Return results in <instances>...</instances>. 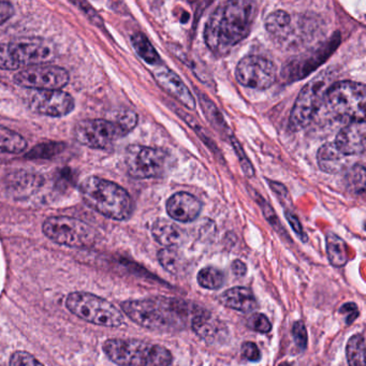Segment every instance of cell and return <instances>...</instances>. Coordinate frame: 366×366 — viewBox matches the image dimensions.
Returning <instances> with one entry per match:
<instances>
[{
	"label": "cell",
	"instance_id": "6da1fadb",
	"mask_svg": "<svg viewBox=\"0 0 366 366\" xmlns=\"http://www.w3.org/2000/svg\"><path fill=\"white\" fill-rule=\"evenodd\" d=\"M255 5L249 1H227L209 16L204 30L207 48L217 56L230 53L249 34Z\"/></svg>",
	"mask_w": 366,
	"mask_h": 366
},
{
	"label": "cell",
	"instance_id": "7a4b0ae2",
	"mask_svg": "<svg viewBox=\"0 0 366 366\" xmlns=\"http://www.w3.org/2000/svg\"><path fill=\"white\" fill-rule=\"evenodd\" d=\"M122 310L140 327L158 332L183 330L190 313L184 301L166 296L125 301Z\"/></svg>",
	"mask_w": 366,
	"mask_h": 366
},
{
	"label": "cell",
	"instance_id": "3957f363",
	"mask_svg": "<svg viewBox=\"0 0 366 366\" xmlns=\"http://www.w3.org/2000/svg\"><path fill=\"white\" fill-rule=\"evenodd\" d=\"M84 202L93 211L114 221H127L132 214V201L127 191L105 178L89 176L80 185Z\"/></svg>",
	"mask_w": 366,
	"mask_h": 366
},
{
	"label": "cell",
	"instance_id": "277c9868",
	"mask_svg": "<svg viewBox=\"0 0 366 366\" xmlns=\"http://www.w3.org/2000/svg\"><path fill=\"white\" fill-rule=\"evenodd\" d=\"M103 351L121 366H170L173 361L172 353L164 346L137 339H107Z\"/></svg>",
	"mask_w": 366,
	"mask_h": 366
},
{
	"label": "cell",
	"instance_id": "5b68a950",
	"mask_svg": "<svg viewBox=\"0 0 366 366\" xmlns=\"http://www.w3.org/2000/svg\"><path fill=\"white\" fill-rule=\"evenodd\" d=\"M323 101L327 110L339 119L351 122L364 121L366 91L361 83L351 81L334 83L325 91Z\"/></svg>",
	"mask_w": 366,
	"mask_h": 366
},
{
	"label": "cell",
	"instance_id": "8992f818",
	"mask_svg": "<svg viewBox=\"0 0 366 366\" xmlns=\"http://www.w3.org/2000/svg\"><path fill=\"white\" fill-rule=\"evenodd\" d=\"M69 312L87 322L101 327H119L125 322L121 311L117 310L109 301L89 294L72 292L66 299Z\"/></svg>",
	"mask_w": 366,
	"mask_h": 366
},
{
	"label": "cell",
	"instance_id": "52a82bcc",
	"mask_svg": "<svg viewBox=\"0 0 366 366\" xmlns=\"http://www.w3.org/2000/svg\"><path fill=\"white\" fill-rule=\"evenodd\" d=\"M42 231L55 243L68 247H91L95 245L97 240V235L93 227L73 217H50L44 221Z\"/></svg>",
	"mask_w": 366,
	"mask_h": 366
},
{
	"label": "cell",
	"instance_id": "ba28073f",
	"mask_svg": "<svg viewBox=\"0 0 366 366\" xmlns=\"http://www.w3.org/2000/svg\"><path fill=\"white\" fill-rule=\"evenodd\" d=\"M126 168L138 180L160 178L169 170L170 155L162 148L131 145L126 150Z\"/></svg>",
	"mask_w": 366,
	"mask_h": 366
},
{
	"label": "cell",
	"instance_id": "9c48e42d",
	"mask_svg": "<svg viewBox=\"0 0 366 366\" xmlns=\"http://www.w3.org/2000/svg\"><path fill=\"white\" fill-rule=\"evenodd\" d=\"M52 46L41 41L0 44V69L15 70L40 66L54 57Z\"/></svg>",
	"mask_w": 366,
	"mask_h": 366
},
{
	"label": "cell",
	"instance_id": "30bf717a",
	"mask_svg": "<svg viewBox=\"0 0 366 366\" xmlns=\"http://www.w3.org/2000/svg\"><path fill=\"white\" fill-rule=\"evenodd\" d=\"M329 80L330 77L322 72L303 87L289 117L290 130L298 131L312 122L321 103H323L325 91L329 89Z\"/></svg>",
	"mask_w": 366,
	"mask_h": 366
},
{
	"label": "cell",
	"instance_id": "8fae6325",
	"mask_svg": "<svg viewBox=\"0 0 366 366\" xmlns=\"http://www.w3.org/2000/svg\"><path fill=\"white\" fill-rule=\"evenodd\" d=\"M127 132L117 122L89 119L80 122L74 128V137L82 145L91 148H107Z\"/></svg>",
	"mask_w": 366,
	"mask_h": 366
},
{
	"label": "cell",
	"instance_id": "7c38bea8",
	"mask_svg": "<svg viewBox=\"0 0 366 366\" xmlns=\"http://www.w3.org/2000/svg\"><path fill=\"white\" fill-rule=\"evenodd\" d=\"M275 65L266 57L249 55L237 65L235 77L240 84L254 89H266L275 83Z\"/></svg>",
	"mask_w": 366,
	"mask_h": 366
},
{
	"label": "cell",
	"instance_id": "4fadbf2b",
	"mask_svg": "<svg viewBox=\"0 0 366 366\" xmlns=\"http://www.w3.org/2000/svg\"><path fill=\"white\" fill-rule=\"evenodd\" d=\"M18 86L36 91H60L69 82V73L57 66H34L14 75Z\"/></svg>",
	"mask_w": 366,
	"mask_h": 366
},
{
	"label": "cell",
	"instance_id": "5bb4252c",
	"mask_svg": "<svg viewBox=\"0 0 366 366\" xmlns=\"http://www.w3.org/2000/svg\"><path fill=\"white\" fill-rule=\"evenodd\" d=\"M30 107L36 113L46 117H66L74 109L72 96L63 91H36L30 100Z\"/></svg>",
	"mask_w": 366,
	"mask_h": 366
},
{
	"label": "cell",
	"instance_id": "9a60e30c",
	"mask_svg": "<svg viewBox=\"0 0 366 366\" xmlns=\"http://www.w3.org/2000/svg\"><path fill=\"white\" fill-rule=\"evenodd\" d=\"M154 77H155V80L157 81L158 84L171 97L182 103L187 109H196V101H195L194 96L174 71L166 68V66H160L154 71Z\"/></svg>",
	"mask_w": 366,
	"mask_h": 366
},
{
	"label": "cell",
	"instance_id": "2e32d148",
	"mask_svg": "<svg viewBox=\"0 0 366 366\" xmlns=\"http://www.w3.org/2000/svg\"><path fill=\"white\" fill-rule=\"evenodd\" d=\"M339 42V36H335L333 39L325 42V46L317 48L312 54L304 55L296 62L292 63V66L288 67V77L290 79H303L305 75L310 74L315 68L322 64L327 57L330 56L332 51L336 48Z\"/></svg>",
	"mask_w": 366,
	"mask_h": 366
},
{
	"label": "cell",
	"instance_id": "e0dca14e",
	"mask_svg": "<svg viewBox=\"0 0 366 366\" xmlns=\"http://www.w3.org/2000/svg\"><path fill=\"white\" fill-rule=\"evenodd\" d=\"M365 121L351 122L337 134L335 145L347 157L363 154L365 150Z\"/></svg>",
	"mask_w": 366,
	"mask_h": 366
},
{
	"label": "cell",
	"instance_id": "ac0fdd59",
	"mask_svg": "<svg viewBox=\"0 0 366 366\" xmlns=\"http://www.w3.org/2000/svg\"><path fill=\"white\" fill-rule=\"evenodd\" d=\"M202 203L188 192L173 195L166 202V211L171 218L180 223H190L198 218Z\"/></svg>",
	"mask_w": 366,
	"mask_h": 366
},
{
	"label": "cell",
	"instance_id": "d6986e66",
	"mask_svg": "<svg viewBox=\"0 0 366 366\" xmlns=\"http://www.w3.org/2000/svg\"><path fill=\"white\" fill-rule=\"evenodd\" d=\"M191 325L197 335L209 344H214L216 341L219 343L228 335L226 325L200 307H198L195 312Z\"/></svg>",
	"mask_w": 366,
	"mask_h": 366
},
{
	"label": "cell",
	"instance_id": "ffe728a7",
	"mask_svg": "<svg viewBox=\"0 0 366 366\" xmlns=\"http://www.w3.org/2000/svg\"><path fill=\"white\" fill-rule=\"evenodd\" d=\"M221 302L226 307L242 313L253 312L258 307L255 294L246 287H235L226 290L221 294Z\"/></svg>",
	"mask_w": 366,
	"mask_h": 366
},
{
	"label": "cell",
	"instance_id": "44dd1931",
	"mask_svg": "<svg viewBox=\"0 0 366 366\" xmlns=\"http://www.w3.org/2000/svg\"><path fill=\"white\" fill-rule=\"evenodd\" d=\"M317 160L319 168L329 174H336L347 166V156L339 152L334 142L323 144L319 148Z\"/></svg>",
	"mask_w": 366,
	"mask_h": 366
},
{
	"label": "cell",
	"instance_id": "7402d4cb",
	"mask_svg": "<svg viewBox=\"0 0 366 366\" xmlns=\"http://www.w3.org/2000/svg\"><path fill=\"white\" fill-rule=\"evenodd\" d=\"M152 235L157 243L164 247H176L182 242L183 231L172 221L157 219L152 227Z\"/></svg>",
	"mask_w": 366,
	"mask_h": 366
},
{
	"label": "cell",
	"instance_id": "603a6c76",
	"mask_svg": "<svg viewBox=\"0 0 366 366\" xmlns=\"http://www.w3.org/2000/svg\"><path fill=\"white\" fill-rule=\"evenodd\" d=\"M327 254L330 263L335 268H341L348 262V248L344 240L335 233L327 235Z\"/></svg>",
	"mask_w": 366,
	"mask_h": 366
},
{
	"label": "cell",
	"instance_id": "cb8c5ba5",
	"mask_svg": "<svg viewBox=\"0 0 366 366\" xmlns=\"http://www.w3.org/2000/svg\"><path fill=\"white\" fill-rule=\"evenodd\" d=\"M290 26H292V16L284 10L274 11L266 18V30L278 39H285L289 36Z\"/></svg>",
	"mask_w": 366,
	"mask_h": 366
},
{
	"label": "cell",
	"instance_id": "d4e9b609",
	"mask_svg": "<svg viewBox=\"0 0 366 366\" xmlns=\"http://www.w3.org/2000/svg\"><path fill=\"white\" fill-rule=\"evenodd\" d=\"M27 148V142L21 134L0 126V154H18Z\"/></svg>",
	"mask_w": 366,
	"mask_h": 366
},
{
	"label": "cell",
	"instance_id": "484cf974",
	"mask_svg": "<svg viewBox=\"0 0 366 366\" xmlns=\"http://www.w3.org/2000/svg\"><path fill=\"white\" fill-rule=\"evenodd\" d=\"M132 46L144 62L152 66L162 65V58L150 40L143 34H136L131 38Z\"/></svg>",
	"mask_w": 366,
	"mask_h": 366
},
{
	"label": "cell",
	"instance_id": "4316f807",
	"mask_svg": "<svg viewBox=\"0 0 366 366\" xmlns=\"http://www.w3.org/2000/svg\"><path fill=\"white\" fill-rule=\"evenodd\" d=\"M199 99H200L201 105H202V107L204 109L205 115L211 122V125L214 126L219 132L229 137V140L233 139V134H230L229 128H228L225 119H223V115H221L218 109L215 107L214 103H211L204 93H200Z\"/></svg>",
	"mask_w": 366,
	"mask_h": 366
},
{
	"label": "cell",
	"instance_id": "83f0119b",
	"mask_svg": "<svg viewBox=\"0 0 366 366\" xmlns=\"http://www.w3.org/2000/svg\"><path fill=\"white\" fill-rule=\"evenodd\" d=\"M349 366H365V339L363 335H353L346 347Z\"/></svg>",
	"mask_w": 366,
	"mask_h": 366
},
{
	"label": "cell",
	"instance_id": "f1b7e54d",
	"mask_svg": "<svg viewBox=\"0 0 366 366\" xmlns=\"http://www.w3.org/2000/svg\"><path fill=\"white\" fill-rule=\"evenodd\" d=\"M198 282L203 288L216 290L225 284V274L219 268L207 266L199 272Z\"/></svg>",
	"mask_w": 366,
	"mask_h": 366
},
{
	"label": "cell",
	"instance_id": "f546056e",
	"mask_svg": "<svg viewBox=\"0 0 366 366\" xmlns=\"http://www.w3.org/2000/svg\"><path fill=\"white\" fill-rule=\"evenodd\" d=\"M158 260L162 268L172 274H178L184 263L178 250L173 247H166L160 250L158 253Z\"/></svg>",
	"mask_w": 366,
	"mask_h": 366
},
{
	"label": "cell",
	"instance_id": "4dcf8cb0",
	"mask_svg": "<svg viewBox=\"0 0 366 366\" xmlns=\"http://www.w3.org/2000/svg\"><path fill=\"white\" fill-rule=\"evenodd\" d=\"M347 183L349 189L355 191V194H363L365 190V168L363 164H355L347 173Z\"/></svg>",
	"mask_w": 366,
	"mask_h": 366
},
{
	"label": "cell",
	"instance_id": "1f68e13d",
	"mask_svg": "<svg viewBox=\"0 0 366 366\" xmlns=\"http://www.w3.org/2000/svg\"><path fill=\"white\" fill-rule=\"evenodd\" d=\"M10 366H44L32 353L26 351H15L10 358Z\"/></svg>",
	"mask_w": 366,
	"mask_h": 366
},
{
	"label": "cell",
	"instance_id": "d6a6232c",
	"mask_svg": "<svg viewBox=\"0 0 366 366\" xmlns=\"http://www.w3.org/2000/svg\"><path fill=\"white\" fill-rule=\"evenodd\" d=\"M63 144L50 143L44 144V145L37 146L36 148L30 152L28 157L44 158L48 156L55 155L57 152H60L63 150Z\"/></svg>",
	"mask_w": 366,
	"mask_h": 366
},
{
	"label": "cell",
	"instance_id": "836d02e7",
	"mask_svg": "<svg viewBox=\"0 0 366 366\" xmlns=\"http://www.w3.org/2000/svg\"><path fill=\"white\" fill-rule=\"evenodd\" d=\"M231 143H233V148H235V152H237V157H239L240 162H241L242 168H243L244 173H245L246 176H254L255 174V170H254L253 164L248 159L247 156L245 155V152H244L243 148H241V144L239 143V141H237L235 137L233 139L230 140Z\"/></svg>",
	"mask_w": 366,
	"mask_h": 366
},
{
	"label": "cell",
	"instance_id": "e575fe53",
	"mask_svg": "<svg viewBox=\"0 0 366 366\" xmlns=\"http://www.w3.org/2000/svg\"><path fill=\"white\" fill-rule=\"evenodd\" d=\"M248 325L260 333H268L272 330L271 322L263 314H254L248 320Z\"/></svg>",
	"mask_w": 366,
	"mask_h": 366
},
{
	"label": "cell",
	"instance_id": "d590c367",
	"mask_svg": "<svg viewBox=\"0 0 366 366\" xmlns=\"http://www.w3.org/2000/svg\"><path fill=\"white\" fill-rule=\"evenodd\" d=\"M292 335H294V341L301 351H305L307 347V331L304 323L298 321L294 323L292 327Z\"/></svg>",
	"mask_w": 366,
	"mask_h": 366
},
{
	"label": "cell",
	"instance_id": "8d00e7d4",
	"mask_svg": "<svg viewBox=\"0 0 366 366\" xmlns=\"http://www.w3.org/2000/svg\"><path fill=\"white\" fill-rule=\"evenodd\" d=\"M268 184H270L272 190L275 192L280 202L284 205L285 209H292V199H290L287 189L280 183L268 182Z\"/></svg>",
	"mask_w": 366,
	"mask_h": 366
},
{
	"label": "cell",
	"instance_id": "74e56055",
	"mask_svg": "<svg viewBox=\"0 0 366 366\" xmlns=\"http://www.w3.org/2000/svg\"><path fill=\"white\" fill-rule=\"evenodd\" d=\"M260 204H261L262 211H263L264 216L268 219V223H271V226H273L274 229H275L276 231H278V233H285V230L282 229V226L280 225V221H278L274 209H271L270 205H268L264 200L262 201V202H260Z\"/></svg>",
	"mask_w": 366,
	"mask_h": 366
},
{
	"label": "cell",
	"instance_id": "f35d334b",
	"mask_svg": "<svg viewBox=\"0 0 366 366\" xmlns=\"http://www.w3.org/2000/svg\"><path fill=\"white\" fill-rule=\"evenodd\" d=\"M285 215H286L287 221H288L290 226H292L294 233L299 235V237H300L303 242H306V235H305L302 225H301L300 221H299L298 217L296 216L294 211H292V209H285Z\"/></svg>",
	"mask_w": 366,
	"mask_h": 366
},
{
	"label": "cell",
	"instance_id": "ab89813d",
	"mask_svg": "<svg viewBox=\"0 0 366 366\" xmlns=\"http://www.w3.org/2000/svg\"><path fill=\"white\" fill-rule=\"evenodd\" d=\"M242 355L251 362L259 361L260 358H261V353H260L257 345L255 343H251V341H246V343L243 344V346H242Z\"/></svg>",
	"mask_w": 366,
	"mask_h": 366
},
{
	"label": "cell",
	"instance_id": "60d3db41",
	"mask_svg": "<svg viewBox=\"0 0 366 366\" xmlns=\"http://www.w3.org/2000/svg\"><path fill=\"white\" fill-rule=\"evenodd\" d=\"M339 312L345 316L347 325H351L359 316V310L355 303H346L341 306Z\"/></svg>",
	"mask_w": 366,
	"mask_h": 366
},
{
	"label": "cell",
	"instance_id": "b9f144b4",
	"mask_svg": "<svg viewBox=\"0 0 366 366\" xmlns=\"http://www.w3.org/2000/svg\"><path fill=\"white\" fill-rule=\"evenodd\" d=\"M14 7L8 1H0V25L13 16Z\"/></svg>",
	"mask_w": 366,
	"mask_h": 366
},
{
	"label": "cell",
	"instance_id": "7bdbcfd3",
	"mask_svg": "<svg viewBox=\"0 0 366 366\" xmlns=\"http://www.w3.org/2000/svg\"><path fill=\"white\" fill-rule=\"evenodd\" d=\"M246 270H247V268H246L245 263L242 262L241 260H235V261L233 262V271L235 276L241 277V276L245 275Z\"/></svg>",
	"mask_w": 366,
	"mask_h": 366
},
{
	"label": "cell",
	"instance_id": "ee69618b",
	"mask_svg": "<svg viewBox=\"0 0 366 366\" xmlns=\"http://www.w3.org/2000/svg\"><path fill=\"white\" fill-rule=\"evenodd\" d=\"M280 366H292V365H290V364L286 363V362H285V363L280 364Z\"/></svg>",
	"mask_w": 366,
	"mask_h": 366
}]
</instances>
